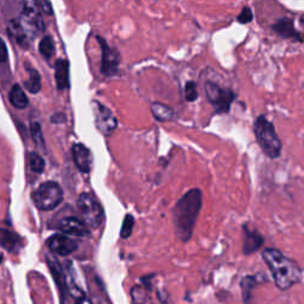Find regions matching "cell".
<instances>
[{"mask_svg": "<svg viewBox=\"0 0 304 304\" xmlns=\"http://www.w3.org/2000/svg\"><path fill=\"white\" fill-rule=\"evenodd\" d=\"M201 208L202 193L199 189L186 192L176 203L173 211V222L176 236L182 243H186L192 238Z\"/></svg>", "mask_w": 304, "mask_h": 304, "instance_id": "6da1fadb", "label": "cell"}, {"mask_svg": "<svg viewBox=\"0 0 304 304\" xmlns=\"http://www.w3.org/2000/svg\"><path fill=\"white\" fill-rule=\"evenodd\" d=\"M262 257L272 273L273 280L279 290H289L301 282L302 271L299 266L290 258L285 257L280 251L274 248H266Z\"/></svg>", "mask_w": 304, "mask_h": 304, "instance_id": "7a4b0ae2", "label": "cell"}, {"mask_svg": "<svg viewBox=\"0 0 304 304\" xmlns=\"http://www.w3.org/2000/svg\"><path fill=\"white\" fill-rule=\"evenodd\" d=\"M254 134L263 152L269 158L276 159L282 153V142L273 124L264 115H259L254 122Z\"/></svg>", "mask_w": 304, "mask_h": 304, "instance_id": "3957f363", "label": "cell"}, {"mask_svg": "<svg viewBox=\"0 0 304 304\" xmlns=\"http://www.w3.org/2000/svg\"><path fill=\"white\" fill-rule=\"evenodd\" d=\"M32 201L38 209L53 211L63 201V190L57 182H44L32 193Z\"/></svg>", "mask_w": 304, "mask_h": 304, "instance_id": "277c9868", "label": "cell"}, {"mask_svg": "<svg viewBox=\"0 0 304 304\" xmlns=\"http://www.w3.org/2000/svg\"><path fill=\"white\" fill-rule=\"evenodd\" d=\"M78 209L83 222L89 228H99L105 219L100 202L89 193H82L78 197Z\"/></svg>", "mask_w": 304, "mask_h": 304, "instance_id": "5b68a950", "label": "cell"}, {"mask_svg": "<svg viewBox=\"0 0 304 304\" xmlns=\"http://www.w3.org/2000/svg\"><path fill=\"white\" fill-rule=\"evenodd\" d=\"M19 20L31 39L39 32L45 30V24L37 0H23Z\"/></svg>", "mask_w": 304, "mask_h": 304, "instance_id": "8992f818", "label": "cell"}, {"mask_svg": "<svg viewBox=\"0 0 304 304\" xmlns=\"http://www.w3.org/2000/svg\"><path fill=\"white\" fill-rule=\"evenodd\" d=\"M208 101L213 105L218 113H228L233 101L236 100V94L229 88H223L218 83L207 81L204 85Z\"/></svg>", "mask_w": 304, "mask_h": 304, "instance_id": "52a82bcc", "label": "cell"}, {"mask_svg": "<svg viewBox=\"0 0 304 304\" xmlns=\"http://www.w3.org/2000/svg\"><path fill=\"white\" fill-rule=\"evenodd\" d=\"M97 39L101 48V74L106 78L116 75L120 64V55L115 48L108 45L107 41L101 36H97Z\"/></svg>", "mask_w": 304, "mask_h": 304, "instance_id": "ba28073f", "label": "cell"}, {"mask_svg": "<svg viewBox=\"0 0 304 304\" xmlns=\"http://www.w3.org/2000/svg\"><path fill=\"white\" fill-rule=\"evenodd\" d=\"M91 108L94 113V122L97 129L104 135H111L118 126V120L109 108L97 100L91 101Z\"/></svg>", "mask_w": 304, "mask_h": 304, "instance_id": "9c48e42d", "label": "cell"}, {"mask_svg": "<svg viewBox=\"0 0 304 304\" xmlns=\"http://www.w3.org/2000/svg\"><path fill=\"white\" fill-rule=\"evenodd\" d=\"M48 247L51 252L58 255H69L79 248L76 240L69 238L67 234H54L46 241Z\"/></svg>", "mask_w": 304, "mask_h": 304, "instance_id": "30bf717a", "label": "cell"}, {"mask_svg": "<svg viewBox=\"0 0 304 304\" xmlns=\"http://www.w3.org/2000/svg\"><path fill=\"white\" fill-rule=\"evenodd\" d=\"M56 228L60 232L67 234V236H74L80 238L89 236V227L83 222V220H80L75 217H67L61 219L57 222Z\"/></svg>", "mask_w": 304, "mask_h": 304, "instance_id": "8fae6325", "label": "cell"}, {"mask_svg": "<svg viewBox=\"0 0 304 304\" xmlns=\"http://www.w3.org/2000/svg\"><path fill=\"white\" fill-rule=\"evenodd\" d=\"M46 263L51 271V274H53L55 282H56L58 289H60L62 301H64L65 296H68V294H71V289H69V285H68L67 274L64 273L61 264L58 263V261H56L53 255H46Z\"/></svg>", "mask_w": 304, "mask_h": 304, "instance_id": "7c38bea8", "label": "cell"}, {"mask_svg": "<svg viewBox=\"0 0 304 304\" xmlns=\"http://www.w3.org/2000/svg\"><path fill=\"white\" fill-rule=\"evenodd\" d=\"M73 159L78 169L83 174H88L93 167V156L90 150L83 144H75L72 149Z\"/></svg>", "mask_w": 304, "mask_h": 304, "instance_id": "4fadbf2b", "label": "cell"}, {"mask_svg": "<svg viewBox=\"0 0 304 304\" xmlns=\"http://www.w3.org/2000/svg\"><path fill=\"white\" fill-rule=\"evenodd\" d=\"M7 32L20 46L28 48L29 44H30V42H29V39H31L30 36H29L19 19L9 20V23H7Z\"/></svg>", "mask_w": 304, "mask_h": 304, "instance_id": "5bb4252c", "label": "cell"}, {"mask_svg": "<svg viewBox=\"0 0 304 304\" xmlns=\"http://www.w3.org/2000/svg\"><path fill=\"white\" fill-rule=\"evenodd\" d=\"M244 253H254V252H257L263 246L264 238L257 230H250L246 226L244 227Z\"/></svg>", "mask_w": 304, "mask_h": 304, "instance_id": "9a60e30c", "label": "cell"}, {"mask_svg": "<svg viewBox=\"0 0 304 304\" xmlns=\"http://www.w3.org/2000/svg\"><path fill=\"white\" fill-rule=\"evenodd\" d=\"M55 79L58 90L68 89L71 86L69 80V62L64 58H58L55 64Z\"/></svg>", "mask_w": 304, "mask_h": 304, "instance_id": "2e32d148", "label": "cell"}, {"mask_svg": "<svg viewBox=\"0 0 304 304\" xmlns=\"http://www.w3.org/2000/svg\"><path fill=\"white\" fill-rule=\"evenodd\" d=\"M271 29L276 32L278 36L283 38H297L299 37V34L296 31L294 20L291 18L284 17L278 19L276 23H274Z\"/></svg>", "mask_w": 304, "mask_h": 304, "instance_id": "e0dca14e", "label": "cell"}, {"mask_svg": "<svg viewBox=\"0 0 304 304\" xmlns=\"http://www.w3.org/2000/svg\"><path fill=\"white\" fill-rule=\"evenodd\" d=\"M9 100L13 107L24 109L29 106V99L19 85H13L9 91Z\"/></svg>", "mask_w": 304, "mask_h": 304, "instance_id": "ac0fdd59", "label": "cell"}, {"mask_svg": "<svg viewBox=\"0 0 304 304\" xmlns=\"http://www.w3.org/2000/svg\"><path fill=\"white\" fill-rule=\"evenodd\" d=\"M21 238L12 230L5 229L2 230V246L4 250L9 252H14L20 248Z\"/></svg>", "mask_w": 304, "mask_h": 304, "instance_id": "d6986e66", "label": "cell"}, {"mask_svg": "<svg viewBox=\"0 0 304 304\" xmlns=\"http://www.w3.org/2000/svg\"><path fill=\"white\" fill-rule=\"evenodd\" d=\"M27 72L29 73V80L24 81V86L29 90V93L37 94L42 88V78L38 71H36L35 68H32L30 64H27Z\"/></svg>", "mask_w": 304, "mask_h": 304, "instance_id": "ffe728a7", "label": "cell"}, {"mask_svg": "<svg viewBox=\"0 0 304 304\" xmlns=\"http://www.w3.org/2000/svg\"><path fill=\"white\" fill-rule=\"evenodd\" d=\"M151 112L158 122H169L174 118L173 109L160 102H153L151 105Z\"/></svg>", "mask_w": 304, "mask_h": 304, "instance_id": "44dd1931", "label": "cell"}, {"mask_svg": "<svg viewBox=\"0 0 304 304\" xmlns=\"http://www.w3.org/2000/svg\"><path fill=\"white\" fill-rule=\"evenodd\" d=\"M259 284L258 276H247L241 282V288H243V296L245 304H250L251 292L255 285Z\"/></svg>", "mask_w": 304, "mask_h": 304, "instance_id": "7402d4cb", "label": "cell"}, {"mask_svg": "<svg viewBox=\"0 0 304 304\" xmlns=\"http://www.w3.org/2000/svg\"><path fill=\"white\" fill-rule=\"evenodd\" d=\"M39 53L45 60H50L55 55V43L51 36H44L39 42Z\"/></svg>", "mask_w": 304, "mask_h": 304, "instance_id": "603a6c76", "label": "cell"}, {"mask_svg": "<svg viewBox=\"0 0 304 304\" xmlns=\"http://www.w3.org/2000/svg\"><path fill=\"white\" fill-rule=\"evenodd\" d=\"M29 166L35 174H42L45 168V160L37 152H30L29 153Z\"/></svg>", "mask_w": 304, "mask_h": 304, "instance_id": "cb8c5ba5", "label": "cell"}, {"mask_svg": "<svg viewBox=\"0 0 304 304\" xmlns=\"http://www.w3.org/2000/svg\"><path fill=\"white\" fill-rule=\"evenodd\" d=\"M30 131H31V137L34 139L35 144L39 146V148L44 149V138L42 133L41 124L38 122H32L30 125Z\"/></svg>", "mask_w": 304, "mask_h": 304, "instance_id": "d4e9b609", "label": "cell"}, {"mask_svg": "<svg viewBox=\"0 0 304 304\" xmlns=\"http://www.w3.org/2000/svg\"><path fill=\"white\" fill-rule=\"evenodd\" d=\"M133 227H134V218L132 217L131 214H127L123 221L122 230H120V237L124 238V239L130 238L132 232H133Z\"/></svg>", "mask_w": 304, "mask_h": 304, "instance_id": "484cf974", "label": "cell"}, {"mask_svg": "<svg viewBox=\"0 0 304 304\" xmlns=\"http://www.w3.org/2000/svg\"><path fill=\"white\" fill-rule=\"evenodd\" d=\"M184 94H185V100L186 101H195L197 98H199V93H197V87L196 83L194 81H188L185 83L184 87Z\"/></svg>", "mask_w": 304, "mask_h": 304, "instance_id": "4316f807", "label": "cell"}, {"mask_svg": "<svg viewBox=\"0 0 304 304\" xmlns=\"http://www.w3.org/2000/svg\"><path fill=\"white\" fill-rule=\"evenodd\" d=\"M237 20L239 21L240 24H247V23H251L252 20H253V12H252V10L250 7H244L243 10H241V12L239 13V16L237 17Z\"/></svg>", "mask_w": 304, "mask_h": 304, "instance_id": "83f0119b", "label": "cell"}, {"mask_svg": "<svg viewBox=\"0 0 304 304\" xmlns=\"http://www.w3.org/2000/svg\"><path fill=\"white\" fill-rule=\"evenodd\" d=\"M37 3H38L39 7H41V10L45 14H49V16H51V14L54 13L53 5H51L50 0H37Z\"/></svg>", "mask_w": 304, "mask_h": 304, "instance_id": "f1b7e54d", "label": "cell"}, {"mask_svg": "<svg viewBox=\"0 0 304 304\" xmlns=\"http://www.w3.org/2000/svg\"><path fill=\"white\" fill-rule=\"evenodd\" d=\"M67 122V116H65L63 113H55V114L51 116V123L53 124H64Z\"/></svg>", "mask_w": 304, "mask_h": 304, "instance_id": "f546056e", "label": "cell"}, {"mask_svg": "<svg viewBox=\"0 0 304 304\" xmlns=\"http://www.w3.org/2000/svg\"><path fill=\"white\" fill-rule=\"evenodd\" d=\"M3 48H2V63L5 64L9 61V51H7V45L5 41H3Z\"/></svg>", "mask_w": 304, "mask_h": 304, "instance_id": "4dcf8cb0", "label": "cell"}, {"mask_svg": "<svg viewBox=\"0 0 304 304\" xmlns=\"http://www.w3.org/2000/svg\"><path fill=\"white\" fill-rule=\"evenodd\" d=\"M76 304H91V302L88 298L82 297V298L78 299V302H76Z\"/></svg>", "mask_w": 304, "mask_h": 304, "instance_id": "1f68e13d", "label": "cell"}]
</instances>
